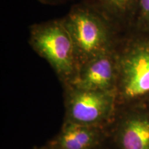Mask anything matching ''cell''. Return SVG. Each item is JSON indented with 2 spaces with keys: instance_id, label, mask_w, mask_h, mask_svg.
<instances>
[{
  "instance_id": "6da1fadb",
  "label": "cell",
  "mask_w": 149,
  "mask_h": 149,
  "mask_svg": "<svg viewBox=\"0 0 149 149\" xmlns=\"http://www.w3.org/2000/svg\"><path fill=\"white\" fill-rule=\"evenodd\" d=\"M30 44L51 64L63 79L74 77L77 60L69 33L62 20H53L31 26Z\"/></svg>"
},
{
  "instance_id": "7a4b0ae2",
  "label": "cell",
  "mask_w": 149,
  "mask_h": 149,
  "mask_svg": "<svg viewBox=\"0 0 149 149\" xmlns=\"http://www.w3.org/2000/svg\"><path fill=\"white\" fill-rule=\"evenodd\" d=\"M61 20L72 39L77 63L81 64L98 54L113 49L107 22L91 9L75 7Z\"/></svg>"
},
{
  "instance_id": "3957f363",
  "label": "cell",
  "mask_w": 149,
  "mask_h": 149,
  "mask_svg": "<svg viewBox=\"0 0 149 149\" xmlns=\"http://www.w3.org/2000/svg\"><path fill=\"white\" fill-rule=\"evenodd\" d=\"M117 83L123 95L135 98L149 92V41H137L116 55Z\"/></svg>"
},
{
  "instance_id": "277c9868",
  "label": "cell",
  "mask_w": 149,
  "mask_h": 149,
  "mask_svg": "<svg viewBox=\"0 0 149 149\" xmlns=\"http://www.w3.org/2000/svg\"><path fill=\"white\" fill-rule=\"evenodd\" d=\"M72 88L68 100L70 122L90 126L109 116L113 107V92Z\"/></svg>"
},
{
  "instance_id": "5b68a950",
  "label": "cell",
  "mask_w": 149,
  "mask_h": 149,
  "mask_svg": "<svg viewBox=\"0 0 149 149\" xmlns=\"http://www.w3.org/2000/svg\"><path fill=\"white\" fill-rule=\"evenodd\" d=\"M117 83V57L113 49L98 54L81 64L70 81L74 88L108 92H113Z\"/></svg>"
},
{
  "instance_id": "8992f818",
  "label": "cell",
  "mask_w": 149,
  "mask_h": 149,
  "mask_svg": "<svg viewBox=\"0 0 149 149\" xmlns=\"http://www.w3.org/2000/svg\"><path fill=\"white\" fill-rule=\"evenodd\" d=\"M122 149H149V117L134 115L122 124L120 131Z\"/></svg>"
},
{
  "instance_id": "52a82bcc",
  "label": "cell",
  "mask_w": 149,
  "mask_h": 149,
  "mask_svg": "<svg viewBox=\"0 0 149 149\" xmlns=\"http://www.w3.org/2000/svg\"><path fill=\"white\" fill-rule=\"evenodd\" d=\"M97 135L89 126L69 122L58 138L61 149H90L96 144Z\"/></svg>"
},
{
  "instance_id": "ba28073f",
  "label": "cell",
  "mask_w": 149,
  "mask_h": 149,
  "mask_svg": "<svg viewBox=\"0 0 149 149\" xmlns=\"http://www.w3.org/2000/svg\"><path fill=\"white\" fill-rule=\"evenodd\" d=\"M105 13L113 15H120L130 10L135 0H94Z\"/></svg>"
},
{
  "instance_id": "9c48e42d",
  "label": "cell",
  "mask_w": 149,
  "mask_h": 149,
  "mask_svg": "<svg viewBox=\"0 0 149 149\" xmlns=\"http://www.w3.org/2000/svg\"><path fill=\"white\" fill-rule=\"evenodd\" d=\"M139 6L141 21L149 26V0H139Z\"/></svg>"
}]
</instances>
